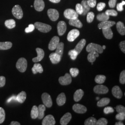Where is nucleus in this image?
Instances as JSON below:
<instances>
[{
    "label": "nucleus",
    "instance_id": "f257e3e1",
    "mask_svg": "<svg viewBox=\"0 0 125 125\" xmlns=\"http://www.w3.org/2000/svg\"><path fill=\"white\" fill-rule=\"evenodd\" d=\"M16 67L18 71L21 72H26L27 67V62L26 59L24 58H19L16 62Z\"/></svg>",
    "mask_w": 125,
    "mask_h": 125
},
{
    "label": "nucleus",
    "instance_id": "f03ea898",
    "mask_svg": "<svg viewBox=\"0 0 125 125\" xmlns=\"http://www.w3.org/2000/svg\"><path fill=\"white\" fill-rule=\"evenodd\" d=\"M35 27L39 31L44 33H47L52 29V27L48 24L40 22H36L34 23Z\"/></svg>",
    "mask_w": 125,
    "mask_h": 125
},
{
    "label": "nucleus",
    "instance_id": "7ed1b4c3",
    "mask_svg": "<svg viewBox=\"0 0 125 125\" xmlns=\"http://www.w3.org/2000/svg\"><path fill=\"white\" fill-rule=\"evenodd\" d=\"M86 51L88 52H96L98 53L101 54L103 53V49L101 45L91 43L87 46Z\"/></svg>",
    "mask_w": 125,
    "mask_h": 125
},
{
    "label": "nucleus",
    "instance_id": "20e7f679",
    "mask_svg": "<svg viewBox=\"0 0 125 125\" xmlns=\"http://www.w3.org/2000/svg\"><path fill=\"white\" fill-rule=\"evenodd\" d=\"M12 13L14 17L17 19H21L23 16V12L21 7L19 5H15L12 10Z\"/></svg>",
    "mask_w": 125,
    "mask_h": 125
},
{
    "label": "nucleus",
    "instance_id": "39448f33",
    "mask_svg": "<svg viewBox=\"0 0 125 125\" xmlns=\"http://www.w3.org/2000/svg\"><path fill=\"white\" fill-rule=\"evenodd\" d=\"M64 16L68 19L72 20L78 18V14L74 9H66L63 13Z\"/></svg>",
    "mask_w": 125,
    "mask_h": 125
},
{
    "label": "nucleus",
    "instance_id": "423d86ee",
    "mask_svg": "<svg viewBox=\"0 0 125 125\" xmlns=\"http://www.w3.org/2000/svg\"><path fill=\"white\" fill-rule=\"evenodd\" d=\"M41 98L44 105L45 107H51L52 105V98L49 94L47 93H44L42 94Z\"/></svg>",
    "mask_w": 125,
    "mask_h": 125
},
{
    "label": "nucleus",
    "instance_id": "0eeeda50",
    "mask_svg": "<svg viewBox=\"0 0 125 125\" xmlns=\"http://www.w3.org/2000/svg\"><path fill=\"white\" fill-rule=\"evenodd\" d=\"M58 81L59 83L61 85H69L72 83V76L70 74L66 73L64 76H60L58 79Z\"/></svg>",
    "mask_w": 125,
    "mask_h": 125
},
{
    "label": "nucleus",
    "instance_id": "6e6552de",
    "mask_svg": "<svg viewBox=\"0 0 125 125\" xmlns=\"http://www.w3.org/2000/svg\"><path fill=\"white\" fill-rule=\"evenodd\" d=\"M80 31L77 29H72L69 31L67 35V40L69 42H73L79 36Z\"/></svg>",
    "mask_w": 125,
    "mask_h": 125
},
{
    "label": "nucleus",
    "instance_id": "1a4fd4ad",
    "mask_svg": "<svg viewBox=\"0 0 125 125\" xmlns=\"http://www.w3.org/2000/svg\"><path fill=\"white\" fill-rule=\"evenodd\" d=\"M47 14L50 20L53 21H55L58 20L59 14L56 9H50L47 11Z\"/></svg>",
    "mask_w": 125,
    "mask_h": 125
},
{
    "label": "nucleus",
    "instance_id": "9d476101",
    "mask_svg": "<svg viewBox=\"0 0 125 125\" xmlns=\"http://www.w3.org/2000/svg\"><path fill=\"white\" fill-rule=\"evenodd\" d=\"M93 90L94 93L98 94H107L109 90L107 87L101 84L94 86Z\"/></svg>",
    "mask_w": 125,
    "mask_h": 125
},
{
    "label": "nucleus",
    "instance_id": "9b49d317",
    "mask_svg": "<svg viewBox=\"0 0 125 125\" xmlns=\"http://www.w3.org/2000/svg\"><path fill=\"white\" fill-rule=\"evenodd\" d=\"M67 26L66 24L63 21H60L58 23L57 25V29L58 35L59 36H62L66 31Z\"/></svg>",
    "mask_w": 125,
    "mask_h": 125
},
{
    "label": "nucleus",
    "instance_id": "f8f14e48",
    "mask_svg": "<svg viewBox=\"0 0 125 125\" xmlns=\"http://www.w3.org/2000/svg\"><path fill=\"white\" fill-rule=\"evenodd\" d=\"M59 43V38L58 36H54L50 41L48 45V48L51 51L56 49Z\"/></svg>",
    "mask_w": 125,
    "mask_h": 125
},
{
    "label": "nucleus",
    "instance_id": "ddd939ff",
    "mask_svg": "<svg viewBox=\"0 0 125 125\" xmlns=\"http://www.w3.org/2000/svg\"><path fill=\"white\" fill-rule=\"evenodd\" d=\"M72 109L75 112L78 114H84L87 112V109L84 106L80 104H75L73 107Z\"/></svg>",
    "mask_w": 125,
    "mask_h": 125
},
{
    "label": "nucleus",
    "instance_id": "4468645a",
    "mask_svg": "<svg viewBox=\"0 0 125 125\" xmlns=\"http://www.w3.org/2000/svg\"><path fill=\"white\" fill-rule=\"evenodd\" d=\"M116 23L114 21H109L108 20L102 21L98 25V27L100 29H106L108 28H111L114 25H115Z\"/></svg>",
    "mask_w": 125,
    "mask_h": 125
},
{
    "label": "nucleus",
    "instance_id": "2eb2a0df",
    "mask_svg": "<svg viewBox=\"0 0 125 125\" xmlns=\"http://www.w3.org/2000/svg\"><path fill=\"white\" fill-rule=\"evenodd\" d=\"M56 123V121L53 116L49 115L45 116L43 120L42 125H54Z\"/></svg>",
    "mask_w": 125,
    "mask_h": 125
},
{
    "label": "nucleus",
    "instance_id": "dca6fc26",
    "mask_svg": "<svg viewBox=\"0 0 125 125\" xmlns=\"http://www.w3.org/2000/svg\"><path fill=\"white\" fill-rule=\"evenodd\" d=\"M36 52L37 53V57L32 58V60L33 62H37L41 61L45 56V52L44 50L40 48H37L36 49Z\"/></svg>",
    "mask_w": 125,
    "mask_h": 125
},
{
    "label": "nucleus",
    "instance_id": "f3484780",
    "mask_svg": "<svg viewBox=\"0 0 125 125\" xmlns=\"http://www.w3.org/2000/svg\"><path fill=\"white\" fill-rule=\"evenodd\" d=\"M45 2L43 0H35L34 2V7L36 11L41 12L45 8Z\"/></svg>",
    "mask_w": 125,
    "mask_h": 125
},
{
    "label": "nucleus",
    "instance_id": "a211bd4d",
    "mask_svg": "<svg viewBox=\"0 0 125 125\" xmlns=\"http://www.w3.org/2000/svg\"><path fill=\"white\" fill-rule=\"evenodd\" d=\"M112 93L114 96L116 98L121 99L123 96V93L121 88L118 86H115L112 89Z\"/></svg>",
    "mask_w": 125,
    "mask_h": 125
},
{
    "label": "nucleus",
    "instance_id": "6ab92c4d",
    "mask_svg": "<svg viewBox=\"0 0 125 125\" xmlns=\"http://www.w3.org/2000/svg\"><path fill=\"white\" fill-rule=\"evenodd\" d=\"M72 114L70 113H67L61 118L60 123L61 125H66L72 120Z\"/></svg>",
    "mask_w": 125,
    "mask_h": 125
},
{
    "label": "nucleus",
    "instance_id": "aec40b11",
    "mask_svg": "<svg viewBox=\"0 0 125 125\" xmlns=\"http://www.w3.org/2000/svg\"><path fill=\"white\" fill-rule=\"evenodd\" d=\"M61 58L62 57L59 55L55 52L52 53L49 56L50 60L53 64H57L60 62L61 60Z\"/></svg>",
    "mask_w": 125,
    "mask_h": 125
},
{
    "label": "nucleus",
    "instance_id": "412c9836",
    "mask_svg": "<svg viewBox=\"0 0 125 125\" xmlns=\"http://www.w3.org/2000/svg\"><path fill=\"white\" fill-rule=\"evenodd\" d=\"M66 97L64 93H61V94H59L56 99L57 103L59 106H61L64 105L66 102Z\"/></svg>",
    "mask_w": 125,
    "mask_h": 125
},
{
    "label": "nucleus",
    "instance_id": "4be33fe9",
    "mask_svg": "<svg viewBox=\"0 0 125 125\" xmlns=\"http://www.w3.org/2000/svg\"><path fill=\"white\" fill-rule=\"evenodd\" d=\"M83 95H84V92L82 89H79L76 90L74 94V101L76 102L80 101L82 98Z\"/></svg>",
    "mask_w": 125,
    "mask_h": 125
},
{
    "label": "nucleus",
    "instance_id": "5701e85b",
    "mask_svg": "<svg viewBox=\"0 0 125 125\" xmlns=\"http://www.w3.org/2000/svg\"><path fill=\"white\" fill-rule=\"evenodd\" d=\"M86 43V40L85 39H82L78 43V44L76 45L75 48L74 49L76 50V51L77 52V53L80 54L82 50L84 48L85 46Z\"/></svg>",
    "mask_w": 125,
    "mask_h": 125
},
{
    "label": "nucleus",
    "instance_id": "b1692460",
    "mask_svg": "<svg viewBox=\"0 0 125 125\" xmlns=\"http://www.w3.org/2000/svg\"><path fill=\"white\" fill-rule=\"evenodd\" d=\"M116 28L118 32L121 35H124L125 34V28L124 24L121 21H118L116 24Z\"/></svg>",
    "mask_w": 125,
    "mask_h": 125
},
{
    "label": "nucleus",
    "instance_id": "393cba45",
    "mask_svg": "<svg viewBox=\"0 0 125 125\" xmlns=\"http://www.w3.org/2000/svg\"><path fill=\"white\" fill-rule=\"evenodd\" d=\"M69 23L70 25L77 28H81L83 27V24L78 18L70 20Z\"/></svg>",
    "mask_w": 125,
    "mask_h": 125
},
{
    "label": "nucleus",
    "instance_id": "a878e982",
    "mask_svg": "<svg viewBox=\"0 0 125 125\" xmlns=\"http://www.w3.org/2000/svg\"><path fill=\"white\" fill-rule=\"evenodd\" d=\"M103 33L104 37L108 40H110L113 38V33L111 28L103 29Z\"/></svg>",
    "mask_w": 125,
    "mask_h": 125
},
{
    "label": "nucleus",
    "instance_id": "bb28decb",
    "mask_svg": "<svg viewBox=\"0 0 125 125\" xmlns=\"http://www.w3.org/2000/svg\"><path fill=\"white\" fill-rule=\"evenodd\" d=\"M32 73L36 74L37 73H42L43 72V69L40 63H35L31 69Z\"/></svg>",
    "mask_w": 125,
    "mask_h": 125
},
{
    "label": "nucleus",
    "instance_id": "cd10ccee",
    "mask_svg": "<svg viewBox=\"0 0 125 125\" xmlns=\"http://www.w3.org/2000/svg\"><path fill=\"white\" fill-rule=\"evenodd\" d=\"M38 108L39 115H38V116L37 118L39 119L40 120V119H43L45 115V111L46 110L45 106L44 105L40 104L38 107Z\"/></svg>",
    "mask_w": 125,
    "mask_h": 125
},
{
    "label": "nucleus",
    "instance_id": "c85d7f7f",
    "mask_svg": "<svg viewBox=\"0 0 125 125\" xmlns=\"http://www.w3.org/2000/svg\"><path fill=\"white\" fill-rule=\"evenodd\" d=\"M27 98V94L25 91H21L16 97V100L20 103H24Z\"/></svg>",
    "mask_w": 125,
    "mask_h": 125
},
{
    "label": "nucleus",
    "instance_id": "c756f323",
    "mask_svg": "<svg viewBox=\"0 0 125 125\" xmlns=\"http://www.w3.org/2000/svg\"><path fill=\"white\" fill-rule=\"evenodd\" d=\"M81 4L82 5L83 8V15H85L87 13H88L90 9V7L87 3V0H83L81 2Z\"/></svg>",
    "mask_w": 125,
    "mask_h": 125
},
{
    "label": "nucleus",
    "instance_id": "7c9ffc66",
    "mask_svg": "<svg viewBox=\"0 0 125 125\" xmlns=\"http://www.w3.org/2000/svg\"><path fill=\"white\" fill-rule=\"evenodd\" d=\"M12 46V43L11 42H0V50H6L10 49Z\"/></svg>",
    "mask_w": 125,
    "mask_h": 125
},
{
    "label": "nucleus",
    "instance_id": "2f4dec72",
    "mask_svg": "<svg viewBox=\"0 0 125 125\" xmlns=\"http://www.w3.org/2000/svg\"><path fill=\"white\" fill-rule=\"evenodd\" d=\"M110 100L108 98H103L97 103V105L99 107H103L108 105L110 103Z\"/></svg>",
    "mask_w": 125,
    "mask_h": 125
},
{
    "label": "nucleus",
    "instance_id": "473e14b6",
    "mask_svg": "<svg viewBox=\"0 0 125 125\" xmlns=\"http://www.w3.org/2000/svg\"><path fill=\"white\" fill-rule=\"evenodd\" d=\"M5 25L9 29H12L15 27L16 22L13 19H9L5 21Z\"/></svg>",
    "mask_w": 125,
    "mask_h": 125
},
{
    "label": "nucleus",
    "instance_id": "72a5a7b5",
    "mask_svg": "<svg viewBox=\"0 0 125 125\" xmlns=\"http://www.w3.org/2000/svg\"><path fill=\"white\" fill-rule=\"evenodd\" d=\"M63 48H64V44L62 42H59L58 45L55 53L59 55L61 57H62L63 52Z\"/></svg>",
    "mask_w": 125,
    "mask_h": 125
},
{
    "label": "nucleus",
    "instance_id": "f704fd0d",
    "mask_svg": "<svg viewBox=\"0 0 125 125\" xmlns=\"http://www.w3.org/2000/svg\"><path fill=\"white\" fill-rule=\"evenodd\" d=\"M96 18L98 21L102 22L108 20L109 19V16L107 15L105 13H103L98 14L96 16Z\"/></svg>",
    "mask_w": 125,
    "mask_h": 125
},
{
    "label": "nucleus",
    "instance_id": "c9c22d12",
    "mask_svg": "<svg viewBox=\"0 0 125 125\" xmlns=\"http://www.w3.org/2000/svg\"><path fill=\"white\" fill-rule=\"evenodd\" d=\"M106 79V77L104 75H98L95 76L94 81L97 83L101 84H103L105 82Z\"/></svg>",
    "mask_w": 125,
    "mask_h": 125
},
{
    "label": "nucleus",
    "instance_id": "e433bc0d",
    "mask_svg": "<svg viewBox=\"0 0 125 125\" xmlns=\"http://www.w3.org/2000/svg\"><path fill=\"white\" fill-rule=\"evenodd\" d=\"M39 115L38 108L36 106H33L31 108V117L32 119H36Z\"/></svg>",
    "mask_w": 125,
    "mask_h": 125
},
{
    "label": "nucleus",
    "instance_id": "4c0bfd02",
    "mask_svg": "<svg viewBox=\"0 0 125 125\" xmlns=\"http://www.w3.org/2000/svg\"><path fill=\"white\" fill-rule=\"evenodd\" d=\"M97 120L94 117H89L84 122L85 125H96V123Z\"/></svg>",
    "mask_w": 125,
    "mask_h": 125
},
{
    "label": "nucleus",
    "instance_id": "58836bf2",
    "mask_svg": "<svg viewBox=\"0 0 125 125\" xmlns=\"http://www.w3.org/2000/svg\"><path fill=\"white\" fill-rule=\"evenodd\" d=\"M68 55L70 56V58L72 59V60H74L77 58V56L78 55V53H77V52L75 50L73 49L70 50L69 52Z\"/></svg>",
    "mask_w": 125,
    "mask_h": 125
},
{
    "label": "nucleus",
    "instance_id": "ea45409f",
    "mask_svg": "<svg viewBox=\"0 0 125 125\" xmlns=\"http://www.w3.org/2000/svg\"><path fill=\"white\" fill-rule=\"evenodd\" d=\"M96 52H90L88 55V60L89 62H94L96 60V57L95 56V53Z\"/></svg>",
    "mask_w": 125,
    "mask_h": 125
},
{
    "label": "nucleus",
    "instance_id": "a19ab883",
    "mask_svg": "<svg viewBox=\"0 0 125 125\" xmlns=\"http://www.w3.org/2000/svg\"><path fill=\"white\" fill-rule=\"evenodd\" d=\"M87 14V21L89 23L92 22L94 20V14L92 12H89Z\"/></svg>",
    "mask_w": 125,
    "mask_h": 125
},
{
    "label": "nucleus",
    "instance_id": "79ce46f5",
    "mask_svg": "<svg viewBox=\"0 0 125 125\" xmlns=\"http://www.w3.org/2000/svg\"><path fill=\"white\" fill-rule=\"evenodd\" d=\"M70 72L71 75L73 77H75L76 76H77L79 73V71L77 68H72L71 69H70Z\"/></svg>",
    "mask_w": 125,
    "mask_h": 125
},
{
    "label": "nucleus",
    "instance_id": "37998d69",
    "mask_svg": "<svg viewBox=\"0 0 125 125\" xmlns=\"http://www.w3.org/2000/svg\"><path fill=\"white\" fill-rule=\"evenodd\" d=\"M105 13L108 16H117L118 15L117 12L114 9L107 10L105 11Z\"/></svg>",
    "mask_w": 125,
    "mask_h": 125
},
{
    "label": "nucleus",
    "instance_id": "c03bdc74",
    "mask_svg": "<svg viewBox=\"0 0 125 125\" xmlns=\"http://www.w3.org/2000/svg\"><path fill=\"white\" fill-rule=\"evenodd\" d=\"M5 119V112L4 109L0 107V124L2 123Z\"/></svg>",
    "mask_w": 125,
    "mask_h": 125
},
{
    "label": "nucleus",
    "instance_id": "a18cd8bd",
    "mask_svg": "<svg viewBox=\"0 0 125 125\" xmlns=\"http://www.w3.org/2000/svg\"><path fill=\"white\" fill-rule=\"evenodd\" d=\"M107 120L104 118H101L99 119L98 121H96V125H107Z\"/></svg>",
    "mask_w": 125,
    "mask_h": 125
},
{
    "label": "nucleus",
    "instance_id": "49530a36",
    "mask_svg": "<svg viewBox=\"0 0 125 125\" xmlns=\"http://www.w3.org/2000/svg\"><path fill=\"white\" fill-rule=\"evenodd\" d=\"M76 11L78 14H83V8L82 5L79 3L76 4Z\"/></svg>",
    "mask_w": 125,
    "mask_h": 125
},
{
    "label": "nucleus",
    "instance_id": "de8ad7c7",
    "mask_svg": "<svg viewBox=\"0 0 125 125\" xmlns=\"http://www.w3.org/2000/svg\"><path fill=\"white\" fill-rule=\"evenodd\" d=\"M115 118L117 120L122 121L124 120L125 119V113H120L117 114Z\"/></svg>",
    "mask_w": 125,
    "mask_h": 125
},
{
    "label": "nucleus",
    "instance_id": "09e8293b",
    "mask_svg": "<svg viewBox=\"0 0 125 125\" xmlns=\"http://www.w3.org/2000/svg\"><path fill=\"white\" fill-rule=\"evenodd\" d=\"M119 81H120V83L124 84L125 83V71L123 70L122 72L120 74V79H119Z\"/></svg>",
    "mask_w": 125,
    "mask_h": 125
},
{
    "label": "nucleus",
    "instance_id": "8fccbe9b",
    "mask_svg": "<svg viewBox=\"0 0 125 125\" xmlns=\"http://www.w3.org/2000/svg\"><path fill=\"white\" fill-rule=\"evenodd\" d=\"M115 111L114 108L111 107H105L103 110V112L105 114H108L110 113H113Z\"/></svg>",
    "mask_w": 125,
    "mask_h": 125
},
{
    "label": "nucleus",
    "instance_id": "3c124183",
    "mask_svg": "<svg viewBox=\"0 0 125 125\" xmlns=\"http://www.w3.org/2000/svg\"><path fill=\"white\" fill-rule=\"evenodd\" d=\"M35 26L33 24H30L28 27H27L25 30V31L26 32V33H29V32H32V31H34V29H35Z\"/></svg>",
    "mask_w": 125,
    "mask_h": 125
},
{
    "label": "nucleus",
    "instance_id": "603ef678",
    "mask_svg": "<svg viewBox=\"0 0 125 125\" xmlns=\"http://www.w3.org/2000/svg\"><path fill=\"white\" fill-rule=\"evenodd\" d=\"M116 111L118 112V113H125V107L121 105H117L116 107Z\"/></svg>",
    "mask_w": 125,
    "mask_h": 125
},
{
    "label": "nucleus",
    "instance_id": "864d4df0",
    "mask_svg": "<svg viewBox=\"0 0 125 125\" xmlns=\"http://www.w3.org/2000/svg\"><path fill=\"white\" fill-rule=\"evenodd\" d=\"M125 4V1H122L121 3L117 4V6H116V9H117V10L118 11H120V12L124 10V9L123 8V5H124Z\"/></svg>",
    "mask_w": 125,
    "mask_h": 125
},
{
    "label": "nucleus",
    "instance_id": "5fc2aeb1",
    "mask_svg": "<svg viewBox=\"0 0 125 125\" xmlns=\"http://www.w3.org/2000/svg\"><path fill=\"white\" fill-rule=\"evenodd\" d=\"M106 6V4L103 2H100L97 5V10L98 11H101L105 8Z\"/></svg>",
    "mask_w": 125,
    "mask_h": 125
},
{
    "label": "nucleus",
    "instance_id": "6e6d98bb",
    "mask_svg": "<svg viewBox=\"0 0 125 125\" xmlns=\"http://www.w3.org/2000/svg\"><path fill=\"white\" fill-rule=\"evenodd\" d=\"M87 3L90 8H94L96 4V0H87Z\"/></svg>",
    "mask_w": 125,
    "mask_h": 125
},
{
    "label": "nucleus",
    "instance_id": "4d7b16f0",
    "mask_svg": "<svg viewBox=\"0 0 125 125\" xmlns=\"http://www.w3.org/2000/svg\"><path fill=\"white\" fill-rule=\"evenodd\" d=\"M6 83V78L3 76H0V88L3 87Z\"/></svg>",
    "mask_w": 125,
    "mask_h": 125
},
{
    "label": "nucleus",
    "instance_id": "13d9d810",
    "mask_svg": "<svg viewBox=\"0 0 125 125\" xmlns=\"http://www.w3.org/2000/svg\"><path fill=\"white\" fill-rule=\"evenodd\" d=\"M117 0H109L108 1V5L110 8H114L116 5Z\"/></svg>",
    "mask_w": 125,
    "mask_h": 125
},
{
    "label": "nucleus",
    "instance_id": "bf43d9fd",
    "mask_svg": "<svg viewBox=\"0 0 125 125\" xmlns=\"http://www.w3.org/2000/svg\"><path fill=\"white\" fill-rule=\"evenodd\" d=\"M119 46L120 48L121 49V51L124 53H125V41H122L120 42V43L119 44Z\"/></svg>",
    "mask_w": 125,
    "mask_h": 125
},
{
    "label": "nucleus",
    "instance_id": "052dcab7",
    "mask_svg": "<svg viewBox=\"0 0 125 125\" xmlns=\"http://www.w3.org/2000/svg\"><path fill=\"white\" fill-rule=\"evenodd\" d=\"M11 125H20L21 124L17 121H12L10 123Z\"/></svg>",
    "mask_w": 125,
    "mask_h": 125
},
{
    "label": "nucleus",
    "instance_id": "680f3d73",
    "mask_svg": "<svg viewBox=\"0 0 125 125\" xmlns=\"http://www.w3.org/2000/svg\"><path fill=\"white\" fill-rule=\"evenodd\" d=\"M50 1H51L52 3H58L61 0H49Z\"/></svg>",
    "mask_w": 125,
    "mask_h": 125
},
{
    "label": "nucleus",
    "instance_id": "e2e57ef3",
    "mask_svg": "<svg viewBox=\"0 0 125 125\" xmlns=\"http://www.w3.org/2000/svg\"><path fill=\"white\" fill-rule=\"evenodd\" d=\"M115 125H124V124H123V123H122L121 121H119V122H116L115 123Z\"/></svg>",
    "mask_w": 125,
    "mask_h": 125
},
{
    "label": "nucleus",
    "instance_id": "0e129e2a",
    "mask_svg": "<svg viewBox=\"0 0 125 125\" xmlns=\"http://www.w3.org/2000/svg\"><path fill=\"white\" fill-rule=\"evenodd\" d=\"M102 48H103V50L105 49H106V46L105 45H103V46H102Z\"/></svg>",
    "mask_w": 125,
    "mask_h": 125
},
{
    "label": "nucleus",
    "instance_id": "69168bd1",
    "mask_svg": "<svg viewBox=\"0 0 125 125\" xmlns=\"http://www.w3.org/2000/svg\"><path fill=\"white\" fill-rule=\"evenodd\" d=\"M96 99L97 100H99V98L98 97H97L96 98Z\"/></svg>",
    "mask_w": 125,
    "mask_h": 125
}]
</instances>
